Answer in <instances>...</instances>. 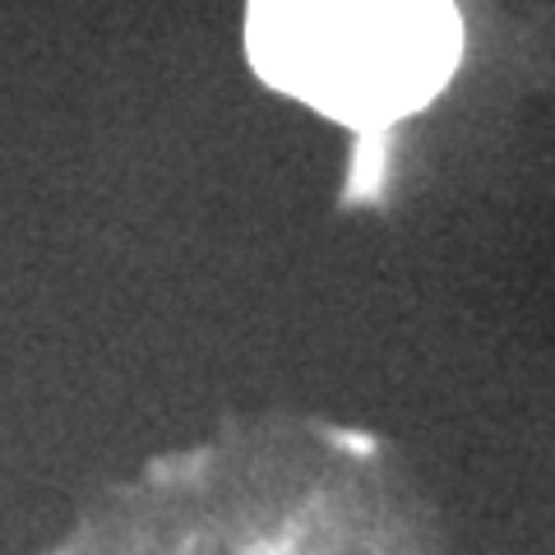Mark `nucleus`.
<instances>
[{"label": "nucleus", "instance_id": "obj_1", "mask_svg": "<svg viewBox=\"0 0 555 555\" xmlns=\"http://www.w3.org/2000/svg\"><path fill=\"white\" fill-rule=\"evenodd\" d=\"M246 47L273 89L347 126H385L444 89L454 0H250Z\"/></svg>", "mask_w": 555, "mask_h": 555}]
</instances>
